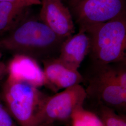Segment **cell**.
<instances>
[{"label": "cell", "mask_w": 126, "mask_h": 126, "mask_svg": "<svg viewBox=\"0 0 126 126\" xmlns=\"http://www.w3.org/2000/svg\"><path fill=\"white\" fill-rule=\"evenodd\" d=\"M65 39L39 19L30 17L28 14L7 36L0 39V50L14 55H26L42 62L58 58Z\"/></svg>", "instance_id": "1"}, {"label": "cell", "mask_w": 126, "mask_h": 126, "mask_svg": "<svg viewBox=\"0 0 126 126\" xmlns=\"http://www.w3.org/2000/svg\"><path fill=\"white\" fill-rule=\"evenodd\" d=\"M79 27L90 38L89 54L94 64L125 61L126 15L105 23Z\"/></svg>", "instance_id": "2"}, {"label": "cell", "mask_w": 126, "mask_h": 126, "mask_svg": "<svg viewBox=\"0 0 126 126\" xmlns=\"http://www.w3.org/2000/svg\"><path fill=\"white\" fill-rule=\"evenodd\" d=\"M1 94L5 107L19 126H36V115L47 95L39 88L7 79Z\"/></svg>", "instance_id": "3"}, {"label": "cell", "mask_w": 126, "mask_h": 126, "mask_svg": "<svg viewBox=\"0 0 126 126\" xmlns=\"http://www.w3.org/2000/svg\"><path fill=\"white\" fill-rule=\"evenodd\" d=\"M118 65L94 64L95 69L88 79L86 89V98H91L99 104L117 111L126 108V90L118 80Z\"/></svg>", "instance_id": "4"}, {"label": "cell", "mask_w": 126, "mask_h": 126, "mask_svg": "<svg viewBox=\"0 0 126 126\" xmlns=\"http://www.w3.org/2000/svg\"><path fill=\"white\" fill-rule=\"evenodd\" d=\"M86 97V89L80 84L48 96L36 115V126H49L71 120L74 112L83 107Z\"/></svg>", "instance_id": "5"}, {"label": "cell", "mask_w": 126, "mask_h": 126, "mask_svg": "<svg viewBox=\"0 0 126 126\" xmlns=\"http://www.w3.org/2000/svg\"><path fill=\"white\" fill-rule=\"evenodd\" d=\"M126 0H80L72 8L79 26L109 21L126 15Z\"/></svg>", "instance_id": "6"}, {"label": "cell", "mask_w": 126, "mask_h": 126, "mask_svg": "<svg viewBox=\"0 0 126 126\" xmlns=\"http://www.w3.org/2000/svg\"><path fill=\"white\" fill-rule=\"evenodd\" d=\"M39 19L59 36L66 39L75 32L70 10L61 0H41Z\"/></svg>", "instance_id": "7"}, {"label": "cell", "mask_w": 126, "mask_h": 126, "mask_svg": "<svg viewBox=\"0 0 126 126\" xmlns=\"http://www.w3.org/2000/svg\"><path fill=\"white\" fill-rule=\"evenodd\" d=\"M7 79L39 88L45 85L43 68L36 59L22 54H14L8 64Z\"/></svg>", "instance_id": "8"}, {"label": "cell", "mask_w": 126, "mask_h": 126, "mask_svg": "<svg viewBox=\"0 0 126 126\" xmlns=\"http://www.w3.org/2000/svg\"><path fill=\"white\" fill-rule=\"evenodd\" d=\"M42 62L45 86L55 92L80 84L83 81V77L78 70L68 67L58 58L48 59Z\"/></svg>", "instance_id": "9"}, {"label": "cell", "mask_w": 126, "mask_h": 126, "mask_svg": "<svg viewBox=\"0 0 126 126\" xmlns=\"http://www.w3.org/2000/svg\"><path fill=\"white\" fill-rule=\"evenodd\" d=\"M90 47L89 37L79 28L77 34L63 42L58 58L68 67L78 70L86 56L89 54Z\"/></svg>", "instance_id": "10"}, {"label": "cell", "mask_w": 126, "mask_h": 126, "mask_svg": "<svg viewBox=\"0 0 126 126\" xmlns=\"http://www.w3.org/2000/svg\"><path fill=\"white\" fill-rule=\"evenodd\" d=\"M28 9L8 2H0V36L11 32L28 14Z\"/></svg>", "instance_id": "11"}, {"label": "cell", "mask_w": 126, "mask_h": 126, "mask_svg": "<svg viewBox=\"0 0 126 126\" xmlns=\"http://www.w3.org/2000/svg\"><path fill=\"white\" fill-rule=\"evenodd\" d=\"M71 121L72 126H104L97 114L86 110L84 107L74 112Z\"/></svg>", "instance_id": "12"}, {"label": "cell", "mask_w": 126, "mask_h": 126, "mask_svg": "<svg viewBox=\"0 0 126 126\" xmlns=\"http://www.w3.org/2000/svg\"><path fill=\"white\" fill-rule=\"evenodd\" d=\"M99 115L104 126H126V117L117 113L112 108L96 103Z\"/></svg>", "instance_id": "13"}, {"label": "cell", "mask_w": 126, "mask_h": 126, "mask_svg": "<svg viewBox=\"0 0 126 126\" xmlns=\"http://www.w3.org/2000/svg\"><path fill=\"white\" fill-rule=\"evenodd\" d=\"M0 126H17L6 107L0 101Z\"/></svg>", "instance_id": "14"}, {"label": "cell", "mask_w": 126, "mask_h": 126, "mask_svg": "<svg viewBox=\"0 0 126 126\" xmlns=\"http://www.w3.org/2000/svg\"><path fill=\"white\" fill-rule=\"evenodd\" d=\"M0 1L8 2L25 8L33 5H41V0H0Z\"/></svg>", "instance_id": "15"}, {"label": "cell", "mask_w": 126, "mask_h": 126, "mask_svg": "<svg viewBox=\"0 0 126 126\" xmlns=\"http://www.w3.org/2000/svg\"><path fill=\"white\" fill-rule=\"evenodd\" d=\"M8 74L7 64L0 61V81H1Z\"/></svg>", "instance_id": "16"}, {"label": "cell", "mask_w": 126, "mask_h": 126, "mask_svg": "<svg viewBox=\"0 0 126 126\" xmlns=\"http://www.w3.org/2000/svg\"><path fill=\"white\" fill-rule=\"evenodd\" d=\"M68 2V4L70 5V6L72 8L73 7H74L78 3L79 1L80 0H66Z\"/></svg>", "instance_id": "17"}, {"label": "cell", "mask_w": 126, "mask_h": 126, "mask_svg": "<svg viewBox=\"0 0 126 126\" xmlns=\"http://www.w3.org/2000/svg\"><path fill=\"white\" fill-rule=\"evenodd\" d=\"M1 57H2V54H1V53L0 52V59H1Z\"/></svg>", "instance_id": "18"}, {"label": "cell", "mask_w": 126, "mask_h": 126, "mask_svg": "<svg viewBox=\"0 0 126 126\" xmlns=\"http://www.w3.org/2000/svg\"><path fill=\"white\" fill-rule=\"evenodd\" d=\"M62 1H63V0H61Z\"/></svg>", "instance_id": "19"}]
</instances>
